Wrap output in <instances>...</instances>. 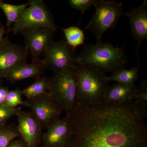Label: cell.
Listing matches in <instances>:
<instances>
[{"instance_id": "6da1fadb", "label": "cell", "mask_w": 147, "mask_h": 147, "mask_svg": "<svg viewBox=\"0 0 147 147\" xmlns=\"http://www.w3.org/2000/svg\"><path fill=\"white\" fill-rule=\"evenodd\" d=\"M73 138L66 147H147L146 103H77L66 113Z\"/></svg>"}, {"instance_id": "7a4b0ae2", "label": "cell", "mask_w": 147, "mask_h": 147, "mask_svg": "<svg viewBox=\"0 0 147 147\" xmlns=\"http://www.w3.org/2000/svg\"><path fill=\"white\" fill-rule=\"evenodd\" d=\"M128 57L124 47H115L109 42H97L84 46L76 57V64L90 66L105 74L125 68Z\"/></svg>"}, {"instance_id": "3957f363", "label": "cell", "mask_w": 147, "mask_h": 147, "mask_svg": "<svg viewBox=\"0 0 147 147\" xmlns=\"http://www.w3.org/2000/svg\"><path fill=\"white\" fill-rule=\"evenodd\" d=\"M78 103L85 106L103 102L108 82L105 74L90 66L76 64L73 69Z\"/></svg>"}, {"instance_id": "277c9868", "label": "cell", "mask_w": 147, "mask_h": 147, "mask_svg": "<svg viewBox=\"0 0 147 147\" xmlns=\"http://www.w3.org/2000/svg\"><path fill=\"white\" fill-rule=\"evenodd\" d=\"M95 11L85 30L92 32L97 39L102 41V36L108 30L115 28L119 18L124 15L122 3L115 1L96 0Z\"/></svg>"}, {"instance_id": "5b68a950", "label": "cell", "mask_w": 147, "mask_h": 147, "mask_svg": "<svg viewBox=\"0 0 147 147\" xmlns=\"http://www.w3.org/2000/svg\"><path fill=\"white\" fill-rule=\"evenodd\" d=\"M50 78L48 94L63 111L67 113L78 103L75 75L73 69L54 73Z\"/></svg>"}, {"instance_id": "8992f818", "label": "cell", "mask_w": 147, "mask_h": 147, "mask_svg": "<svg viewBox=\"0 0 147 147\" xmlns=\"http://www.w3.org/2000/svg\"><path fill=\"white\" fill-rule=\"evenodd\" d=\"M21 16L7 32L14 34L28 29L47 28L56 30L54 16L45 3L41 0H31Z\"/></svg>"}, {"instance_id": "52a82bcc", "label": "cell", "mask_w": 147, "mask_h": 147, "mask_svg": "<svg viewBox=\"0 0 147 147\" xmlns=\"http://www.w3.org/2000/svg\"><path fill=\"white\" fill-rule=\"evenodd\" d=\"M74 50L64 40L53 42L43 55L47 69L59 73L74 68L76 65Z\"/></svg>"}, {"instance_id": "ba28073f", "label": "cell", "mask_w": 147, "mask_h": 147, "mask_svg": "<svg viewBox=\"0 0 147 147\" xmlns=\"http://www.w3.org/2000/svg\"><path fill=\"white\" fill-rule=\"evenodd\" d=\"M29 52L25 46L12 43L5 38L0 43V79L11 70L27 63Z\"/></svg>"}, {"instance_id": "9c48e42d", "label": "cell", "mask_w": 147, "mask_h": 147, "mask_svg": "<svg viewBox=\"0 0 147 147\" xmlns=\"http://www.w3.org/2000/svg\"><path fill=\"white\" fill-rule=\"evenodd\" d=\"M56 30L47 28L28 29L20 33L24 38L25 47L31 56L32 61L40 60L46 50L54 42Z\"/></svg>"}, {"instance_id": "30bf717a", "label": "cell", "mask_w": 147, "mask_h": 147, "mask_svg": "<svg viewBox=\"0 0 147 147\" xmlns=\"http://www.w3.org/2000/svg\"><path fill=\"white\" fill-rule=\"evenodd\" d=\"M26 100L31 112L42 129H47L60 119L62 109L50 97L48 93Z\"/></svg>"}, {"instance_id": "8fae6325", "label": "cell", "mask_w": 147, "mask_h": 147, "mask_svg": "<svg viewBox=\"0 0 147 147\" xmlns=\"http://www.w3.org/2000/svg\"><path fill=\"white\" fill-rule=\"evenodd\" d=\"M16 126L19 136L27 147H39L42 143V127L32 112L21 110L17 114Z\"/></svg>"}, {"instance_id": "7c38bea8", "label": "cell", "mask_w": 147, "mask_h": 147, "mask_svg": "<svg viewBox=\"0 0 147 147\" xmlns=\"http://www.w3.org/2000/svg\"><path fill=\"white\" fill-rule=\"evenodd\" d=\"M73 138L71 123L68 117L60 118L43 134L42 146L45 147H66Z\"/></svg>"}, {"instance_id": "4fadbf2b", "label": "cell", "mask_w": 147, "mask_h": 147, "mask_svg": "<svg viewBox=\"0 0 147 147\" xmlns=\"http://www.w3.org/2000/svg\"><path fill=\"white\" fill-rule=\"evenodd\" d=\"M129 19L133 40L137 41L138 63L139 65V50L141 43L147 40V1L144 0L139 6L130 9L125 13Z\"/></svg>"}, {"instance_id": "5bb4252c", "label": "cell", "mask_w": 147, "mask_h": 147, "mask_svg": "<svg viewBox=\"0 0 147 147\" xmlns=\"http://www.w3.org/2000/svg\"><path fill=\"white\" fill-rule=\"evenodd\" d=\"M47 69L42 60L26 63L11 70L5 76V79L11 84L28 78H36L44 74Z\"/></svg>"}, {"instance_id": "9a60e30c", "label": "cell", "mask_w": 147, "mask_h": 147, "mask_svg": "<svg viewBox=\"0 0 147 147\" xmlns=\"http://www.w3.org/2000/svg\"><path fill=\"white\" fill-rule=\"evenodd\" d=\"M137 88L135 84L127 86L119 84L108 86L104 96L103 102L126 103L134 100Z\"/></svg>"}, {"instance_id": "2e32d148", "label": "cell", "mask_w": 147, "mask_h": 147, "mask_svg": "<svg viewBox=\"0 0 147 147\" xmlns=\"http://www.w3.org/2000/svg\"><path fill=\"white\" fill-rule=\"evenodd\" d=\"M50 84V77L40 76L36 79L33 84L22 90V94L26 96L27 99L38 97L47 93L49 90Z\"/></svg>"}, {"instance_id": "e0dca14e", "label": "cell", "mask_w": 147, "mask_h": 147, "mask_svg": "<svg viewBox=\"0 0 147 147\" xmlns=\"http://www.w3.org/2000/svg\"><path fill=\"white\" fill-rule=\"evenodd\" d=\"M28 5V2L24 4L16 5L7 3L0 0V8L5 14L7 20L6 24L7 32L12 25L18 21L24 11Z\"/></svg>"}, {"instance_id": "ac0fdd59", "label": "cell", "mask_w": 147, "mask_h": 147, "mask_svg": "<svg viewBox=\"0 0 147 147\" xmlns=\"http://www.w3.org/2000/svg\"><path fill=\"white\" fill-rule=\"evenodd\" d=\"M138 72L139 69L136 67L129 69H122L114 72L111 76H106V79L108 82L115 81L118 84L131 86L139 79Z\"/></svg>"}, {"instance_id": "d6986e66", "label": "cell", "mask_w": 147, "mask_h": 147, "mask_svg": "<svg viewBox=\"0 0 147 147\" xmlns=\"http://www.w3.org/2000/svg\"><path fill=\"white\" fill-rule=\"evenodd\" d=\"M62 30L66 39V41L71 47L75 49L78 46L84 45V31L79 27L71 26Z\"/></svg>"}, {"instance_id": "ffe728a7", "label": "cell", "mask_w": 147, "mask_h": 147, "mask_svg": "<svg viewBox=\"0 0 147 147\" xmlns=\"http://www.w3.org/2000/svg\"><path fill=\"white\" fill-rule=\"evenodd\" d=\"M20 137L16 126L0 125V147H7L11 141Z\"/></svg>"}, {"instance_id": "44dd1931", "label": "cell", "mask_w": 147, "mask_h": 147, "mask_svg": "<svg viewBox=\"0 0 147 147\" xmlns=\"http://www.w3.org/2000/svg\"><path fill=\"white\" fill-rule=\"evenodd\" d=\"M22 96V90L18 88L12 90H9L4 105L10 108H16L21 106L28 107V103L27 100H23Z\"/></svg>"}, {"instance_id": "7402d4cb", "label": "cell", "mask_w": 147, "mask_h": 147, "mask_svg": "<svg viewBox=\"0 0 147 147\" xmlns=\"http://www.w3.org/2000/svg\"><path fill=\"white\" fill-rule=\"evenodd\" d=\"M21 110V107L10 108L4 105H0V125L6 124L9 119L17 115Z\"/></svg>"}, {"instance_id": "603a6c76", "label": "cell", "mask_w": 147, "mask_h": 147, "mask_svg": "<svg viewBox=\"0 0 147 147\" xmlns=\"http://www.w3.org/2000/svg\"><path fill=\"white\" fill-rule=\"evenodd\" d=\"M96 0H69L68 3L72 8L80 11L82 16L86 11L94 6Z\"/></svg>"}, {"instance_id": "cb8c5ba5", "label": "cell", "mask_w": 147, "mask_h": 147, "mask_svg": "<svg viewBox=\"0 0 147 147\" xmlns=\"http://www.w3.org/2000/svg\"><path fill=\"white\" fill-rule=\"evenodd\" d=\"M134 100H139L146 103L147 101V80H142L140 87L137 88V92L134 97Z\"/></svg>"}, {"instance_id": "d4e9b609", "label": "cell", "mask_w": 147, "mask_h": 147, "mask_svg": "<svg viewBox=\"0 0 147 147\" xmlns=\"http://www.w3.org/2000/svg\"><path fill=\"white\" fill-rule=\"evenodd\" d=\"M9 91V90L7 87L0 86V105L4 104L6 96Z\"/></svg>"}, {"instance_id": "484cf974", "label": "cell", "mask_w": 147, "mask_h": 147, "mask_svg": "<svg viewBox=\"0 0 147 147\" xmlns=\"http://www.w3.org/2000/svg\"><path fill=\"white\" fill-rule=\"evenodd\" d=\"M7 147H27L21 139H15L11 142Z\"/></svg>"}, {"instance_id": "4316f807", "label": "cell", "mask_w": 147, "mask_h": 147, "mask_svg": "<svg viewBox=\"0 0 147 147\" xmlns=\"http://www.w3.org/2000/svg\"><path fill=\"white\" fill-rule=\"evenodd\" d=\"M7 32V30L5 29L3 25L0 26V43H1L4 39V35Z\"/></svg>"}, {"instance_id": "83f0119b", "label": "cell", "mask_w": 147, "mask_h": 147, "mask_svg": "<svg viewBox=\"0 0 147 147\" xmlns=\"http://www.w3.org/2000/svg\"><path fill=\"white\" fill-rule=\"evenodd\" d=\"M3 86L2 84L1 81V79H0V86Z\"/></svg>"}, {"instance_id": "f1b7e54d", "label": "cell", "mask_w": 147, "mask_h": 147, "mask_svg": "<svg viewBox=\"0 0 147 147\" xmlns=\"http://www.w3.org/2000/svg\"><path fill=\"white\" fill-rule=\"evenodd\" d=\"M45 147V146H40V147Z\"/></svg>"}]
</instances>
